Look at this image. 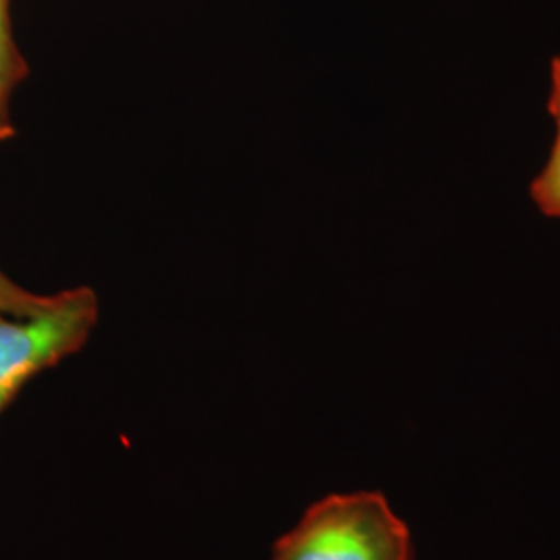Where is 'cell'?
Listing matches in <instances>:
<instances>
[{"label": "cell", "mask_w": 560, "mask_h": 560, "mask_svg": "<svg viewBox=\"0 0 560 560\" xmlns=\"http://www.w3.org/2000/svg\"><path fill=\"white\" fill-rule=\"evenodd\" d=\"M405 521L381 492L330 494L314 502L272 546L270 560H411Z\"/></svg>", "instance_id": "obj_1"}, {"label": "cell", "mask_w": 560, "mask_h": 560, "mask_svg": "<svg viewBox=\"0 0 560 560\" xmlns=\"http://www.w3.org/2000/svg\"><path fill=\"white\" fill-rule=\"evenodd\" d=\"M98 320L101 301L90 287L59 291L34 316H0V416L42 372L80 353Z\"/></svg>", "instance_id": "obj_2"}, {"label": "cell", "mask_w": 560, "mask_h": 560, "mask_svg": "<svg viewBox=\"0 0 560 560\" xmlns=\"http://www.w3.org/2000/svg\"><path fill=\"white\" fill-rule=\"evenodd\" d=\"M30 78V65L13 34L11 0H0V115L11 117V102Z\"/></svg>", "instance_id": "obj_3"}, {"label": "cell", "mask_w": 560, "mask_h": 560, "mask_svg": "<svg viewBox=\"0 0 560 560\" xmlns=\"http://www.w3.org/2000/svg\"><path fill=\"white\" fill-rule=\"evenodd\" d=\"M555 122H557V138L552 143L550 156L544 164L540 175L529 185L532 201L548 219H560V119H555Z\"/></svg>", "instance_id": "obj_4"}, {"label": "cell", "mask_w": 560, "mask_h": 560, "mask_svg": "<svg viewBox=\"0 0 560 560\" xmlns=\"http://www.w3.org/2000/svg\"><path fill=\"white\" fill-rule=\"evenodd\" d=\"M57 300V293L40 295L11 279L0 268V316H34L48 310Z\"/></svg>", "instance_id": "obj_5"}, {"label": "cell", "mask_w": 560, "mask_h": 560, "mask_svg": "<svg viewBox=\"0 0 560 560\" xmlns=\"http://www.w3.org/2000/svg\"><path fill=\"white\" fill-rule=\"evenodd\" d=\"M548 110L555 119H560V57L552 60L550 65V98H548Z\"/></svg>", "instance_id": "obj_6"}, {"label": "cell", "mask_w": 560, "mask_h": 560, "mask_svg": "<svg viewBox=\"0 0 560 560\" xmlns=\"http://www.w3.org/2000/svg\"><path fill=\"white\" fill-rule=\"evenodd\" d=\"M15 136H18V129H15L13 117L0 115V143L2 141H11Z\"/></svg>", "instance_id": "obj_7"}]
</instances>
